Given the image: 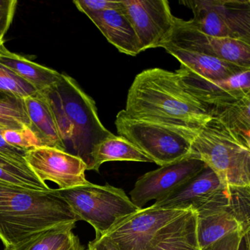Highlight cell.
Returning <instances> with one entry per match:
<instances>
[{
    "label": "cell",
    "mask_w": 250,
    "mask_h": 250,
    "mask_svg": "<svg viewBox=\"0 0 250 250\" xmlns=\"http://www.w3.org/2000/svg\"><path fill=\"white\" fill-rule=\"evenodd\" d=\"M5 129H7V128H5V127L2 126V125H0V133L2 132V131H4Z\"/></svg>",
    "instance_id": "cell-38"
},
{
    "label": "cell",
    "mask_w": 250,
    "mask_h": 250,
    "mask_svg": "<svg viewBox=\"0 0 250 250\" xmlns=\"http://www.w3.org/2000/svg\"><path fill=\"white\" fill-rule=\"evenodd\" d=\"M1 134L7 143L26 151L42 147L37 137L29 128L21 130L5 129Z\"/></svg>",
    "instance_id": "cell-27"
},
{
    "label": "cell",
    "mask_w": 250,
    "mask_h": 250,
    "mask_svg": "<svg viewBox=\"0 0 250 250\" xmlns=\"http://www.w3.org/2000/svg\"><path fill=\"white\" fill-rule=\"evenodd\" d=\"M30 170L42 182L52 181L58 189L85 185L87 165L77 156L60 149L39 147L27 150L24 156Z\"/></svg>",
    "instance_id": "cell-12"
},
{
    "label": "cell",
    "mask_w": 250,
    "mask_h": 250,
    "mask_svg": "<svg viewBox=\"0 0 250 250\" xmlns=\"http://www.w3.org/2000/svg\"><path fill=\"white\" fill-rule=\"evenodd\" d=\"M40 93L53 112L65 152L83 159L90 170L96 146L113 135L101 122L94 101L75 80L64 74Z\"/></svg>",
    "instance_id": "cell-3"
},
{
    "label": "cell",
    "mask_w": 250,
    "mask_h": 250,
    "mask_svg": "<svg viewBox=\"0 0 250 250\" xmlns=\"http://www.w3.org/2000/svg\"><path fill=\"white\" fill-rule=\"evenodd\" d=\"M210 118L218 120L244 146L250 147V94L235 102L207 109Z\"/></svg>",
    "instance_id": "cell-21"
},
{
    "label": "cell",
    "mask_w": 250,
    "mask_h": 250,
    "mask_svg": "<svg viewBox=\"0 0 250 250\" xmlns=\"http://www.w3.org/2000/svg\"><path fill=\"white\" fill-rule=\"evenodd\" d=\"M74 4L86 16L106 10L119 9L121 7L120 1L115 0H76Z\"/></svg>",
    "instance_id": "cell-28"
},
{
    "label": "cell",
    "mask_w": 250,
    "mask_h": 250,
    "mask_svg": "<svg viewBox=\"0 0 250 250\" xmlns=\"http://www.w3.org/2000/svg\"><path fill=\"white\" fill-rule=\"evenodd\" d=\"M188 210L162 208L152 205L121 221L104 236L118 250H146L162 228Z\"/></svg>",
    "instance_id": "cell-10"
},
{
    "label": "cell",
    "mask_w": 250,
    "mask_h": 250,
    "mask_svg": "<svg viewBox=\"0 0 250 250\" xmlns=\"http://www.w3.org/2000/svg\"><path fill=\"white\" fill-rule=\"evenodd\" d=\"M23 102L30 120V129L42 147H55L65 151L53 112L44 96L38 92L34 96L23 99Z\"/></svg>",
    "instance_id": "cell-19"
},
{
    "label": "cell",
    "mask_w": 250,
    "mask_h": 250,
    "mask_svg": "<svg viewBox=\"0 0 250 250\" xmlns=\"http://www.w3.org/2000/svg\"><path fill=\"white\" fill-rule=\"evenodd\" d=\"M66 201L79 221L88 222L96 238L103 236L115 225L140 210L122 188L89 182L68 189L53 188Z\"/></svg>",
    "instance_id": "cell-5"
},
{
    "label": "cell",
    "mask_w": 250,
    "mask_h": 250,
    "mask_svg": "<svg viewBox=\"0 0 250 250\" xmlns=\"http://www.w3.org/2000/svg\"><path fill=\"white\" fill-rule=\"evenodd\" d=\"M17 0H0V39H3L4 36L9 30L16 10Z\"/></svg>",
    "instance_id": "cell-29"
},
{
    "label": "cell",
    "mask_w": 250,
    "mask_h": 250,
    "mask_svg": "<svg viewBox=\"0 0 250 250\" xmlns=\"http://www.w3.org/2000/svg\"><path fill=\"white\" fill-rule=\"evenodd\" d=\"M0 125L7 129L30 128V120L22 99L14 97L0 99Z\"/></svg>",
    "instance_id": "cell-24"
},
{
    "label": "cell",
    "mask_w": 250,
    "mask_h": 250,
    "mask_svg": "<svg viewBox=\"0 0 250 250\" xmlns=\"http://www.w3.org/2000/svg\"><path fill=\"white\" fill-rule=\"evenodd\" d=\"M165 44L250 68V43L208 36L176 17L172 34Z\"/></svg>",
    "instance_id": "cell-11"
},
{
    "label": "cell",
    "mask_w": 250,
    "mask_h": 250,
    "mask_svg": "<svg viewBox=\"0 0 250 250\" xmlns=\"http://www.w3.org/2000/svg\"><path fill=\"white\" fill-rule=\"evenodd\" d=\"M0 65L15 73L39 93L52 87L61 77V73L13 53L4 45L0 47Z\"/></svg>",
    "instance_id": "cell-20"
},
{
    "label": "cell",
    "mask_w": 250,
    "mask_h": 250,
    "mask_svg": "<svg viewBox=\"0 0 250 250\" xmlns=\"http://www.w3.org/2000/svg\"><path fill=\"white\" fill-rule=\"evenodd\" d=\"M26 152H27L26 150L17 148L7 143L4 137H2V134L0 133V154L3 155L10 160L16 162L24 167L30 169L27 166L25 159H24Z\"/></svg>",
    "instance_id": "cell-31"
},
{
    "label": "cell",
    "mask_w": 250,
    "mask_h": 250,
    "mask_svg": "<svg viewBox=\"0 0 250 250\" xmlns=\"http://www.w3.org/2000/svg\"><path fill=\"white\" fill-rule=\"evenodd\" d=\"M90 170L99 172L105 162L126 161V162H152L143 152L121 136L115 134L99 143L92 155Z\"/></svg>",
    "instance_id": "cell-22"
},
{
    "label": "cell",
    "mask_w": 250,
    "mask_h": 250,
    "mask_svg": "<svg viewBox=\"0 0 250 250\" xmlns=\"http://www.w3.org/2000/svg\"><path fill=\"white\" fill-rule=\"evenodd\" d=\"M85 250H118L106 236L99 237L90 241Z\"/></svg>",
    "instance_id": "cell-32"
},
{
    "label": "cell",
    "mask_w": 250,
    "mask_h": 250,
    "mask_svg": "<svg viewBox=\"0 0 250 250\" xmlns=\"http://www.w3.org/2000/svg\"><path fill=\"white\" fill-rule=\"evenodd\" d=\"M0 182L38 191H50L52 189L46 183L40 181L35 174L14 172L1 167Z\"/></svg>",
    "instance_id": "cell-26"
},
{
    "label": "cell",
    "mask_w": 250,
    "mask_h": 250,
    "mask_svg": "<svg viewBox=\"0 0 250 250\" xmlns=\"http://www.w3.org/2000/svg\"><path fill=\"white\" fill-rule=\"evenodd\" d=\"M204 162L191 156L142 175L130 191L138 208L151 200H162L204 169Z\"/></svg>",
    "instance_id": "cell-13"
},
{
    "label": "cell",
    "mask_w": 250,
    "mask_h": 250,
    "mask_svg": "<svg viewBox=\"0 0 250 250\" xmlns=\"http://www.w3.org/2000/svg\"><path fill=\"white\" fill-rule=\"evenodd\" d=\"M250 231H249L242 235L238 250H250Z\"/></svg>",
    "instance_id": "cell-34"
},
{
    "label": "cell",
    "mask_w": 250,
    "mask_h": 250,
    "mask_svg": "<svg viewBox=\"0 0 250 250\" xmlns=\"http://www.w3.org/2000/svg\"><path fill=\"white\" fill-rule=\"evenodd\" d=\"M0 93L23 100L38 91L15 73L0 65Z\"/></svg>",
    "instance_id": "cell-25"
},
{
    "label": "cell",
    "mask_w": 250,
    "mask_h": 250,
    "mask_svg": "<svg viewBox=\"0 0 250 250\" xmlns=\"http://www.w3.org/2000/svg\"><path fill=\"white\" fill-rule=\"evenodd\" d=\"M7 97H11V96H6V95L2 94V93H0V99H2V98H7Z\"/></svg>",
    "instance_id": "cell-36"
},
{
    "label": "cell",
    "mask_w": 250,
    "mask_h": 250,
    "mask_svg": "<svg viewBox=\"0 0 250 250\" xmlns=\"http://www.w3.org/2000/svg\"><path fill=\"white\" fill-rule=\"evenodd\" d=\"M146 250H200L197 241V213L188 210L165 225Z\"/></svg>",
    "instance_id": "cell-18"
},
{
    "label": "cell",
    "mask_w": 250,
    "mask_h": 250,
    "mask_svg": "<svg viewBox=\"0 0 250 250\" xmlns=\"http://www.w3.org/2000/svg\"><path fill=\"white\" fill-rule=\"evenodd\" d=\"M176 74L181 86L198 101L207 112L213 106L235 102L250 94V69L223 80H206L184 68Z\"/></svg>",
    "instance_id": "cell-14"
},
{
    "label": "cell",
    "mask_w": 250,
    "mask_h": 250,
    "mask_svg": "<svg viewBox=\"0 0 250 250\" xmlns=\"http://www.w3.org/2000/svg\"><path fill=\"white\" fill-rule=\"evenodd\" d=\"M194 212L197 241L203 250L234 231H250V191L228 190Z\"/></svg>",
    "instance_id": "cell-7"
},
{
    "label": "cell",
    "mask_w": 250,
    "mask_h": 250,
    "mask_svg": "<svg viewBox=\"0 0 250 250\" xmlns=\"http://www.w3.org/2000/svg\"><path fill=\"white\" fill-rule=\"evenodd\" d=\"M244 234V232L241 230L234 231L203 250H238L240 241Z\"/></svg>",
    "instance_id": "cell-30"
},
{
    "label": "cell",
    "mask_w": 250,
    "mask_h": 250,
    "mask_svg": "<svg viewBox=\"0 0 250 250\" xmlns=\"http://www.w3.org/2000/svg\"><path fill=\"white\" fill-rule=\"evenodd\" d=\"M0 167L5 168V169H9V170L14 171V172L33 173L30 169H27V168L18 165L2 154H0Z\"/></svg>",
    "instance_id": "cell-33"
},
{
    "label": "cell",
    "mask_w": 250,
    "mask_h": 250,
    "mask_svg": "<svg viewBox=\"0 0 250 250\" xmlns=\"http://www.w3.org/2000/svg\"><path fill=\"white\" fill-rule=\"evenodd\" d=\"M4 250H7L5 249ZM61 250H85V247L81 244L78 237H77L72 242L70 243L68 246Z\"/></svg>",
    "instance_id": "cell-35"
},
{
    "label": "cell",
    "mask_w": 250,
    "mask_h": 250,
    "mask_svg": "<svg viewBox=\"0 0 250 250\" xmlns=\"http://www.w3.org/2000/svg\"><path fill=\"white\" fill-rule=\"evenodd\" d=\"M208 167L153 206L162 208L194 210L201 202L216 190L225 187Z\"/></svg>",
    "instance_id": "cell-15"
},
{
    "label": "cell",
    "mask_w": 250,
    "mask_h": 250,
    "mask_svg": "<svg viewBox=\"0 0 250 250\" xmlns=\"http://www.w3.org/2000/svg\"><path fill=\"white\" fill-rule=\"evenodd\" d=\"M115 124L119 136L126 139L160 167L191 156L192 140L198 132L136 119L124 109L118 112Z\"/></svg>",
    "instance_id": "cell-6"
},
{
    "label": "cell",
    "mask_w": 250,
    "mask_h": 250,
    "mask_svg": "<svg viewBox=\"0 0 250 250\" xmlns=\"http://www.w3.org/2000/svg\"><path fill=\"white\" fill-rule=\"evenodd\" d=\"M87 17L120 52L130 56L141 53L140 42L134 28L120 8L94 13Z\"/></svg>",
    "instance_id": "cell-16"
},
{
    "label": "cell",
    "mask_w": 250,
    "mask_h": 250,
    "mask_svg": "<svg viewBox=\"0 0 250 250\" xmlns=\"http://www.w3.org/2000/svg\"><path fill=\"white\" fill-rule=\"evenodd\" d=\"M4 39H0V47L4 45Z\"/></svg>",
    "instance_id": "cell-37"
},
{
    "label": "cell",
    "mask_w": 250,
    "mask_h": 250,
    "mask_svg": "<svg viewBox=\"0 0 250 250\" xmlns=\"http://www.w3.org/2000/svg\"><path fill=\"white\" fill-rule=\"evenodd\" d=\"M76 223L61 225L36 235L34 238L7 248V250H61L72 242L77 235L72 232Z\"/></svg>",
    "instance_id": "cell-23"
},
{
    "label": "cell",
    "mask_w": 250,
    "mask_h": 250,
    "mask_svg": "<svg viewBox=\"0 0 250 250\" xmlns=\"http://www.w3.org/2000/svg\"><path fill=\"white\" fill-rule=\"evenodd\" d=\"M191 156L200 159L226 186L250 187V147L218 120H209L194 136Z\"/></svg>",
    "instance_id": "cell-4"
},
{
    "label": "cell",
    "mask_w": 250,
    "mask_h": 250,
    "mask_svg": "<svg viewBox=\"0 0 250 250\" xmlns=\"http://www.w3.org/2000/svg\"><path fill=\"white\" fill-rule=\"evenodd\" d=\"M121 11L134 28L141 52L162 47L174 28V16L167 0H121Z\"/></svg>",
    "instance_id": "cell-9"
},
{
    "label": "cell",
    "mask_w": 250,
    "mask_h": 250,
    "mask_svg": "<svg viewBox=\"0 0 250 250\" xmlns=\"http://www.w3.org/2000/svg\"><path fill=\"white\" fill-rule=\"evenodd\" d=\"M181 4L192 11L186 24L205 34L250 43V0H189Z\"/></svg>",
    "instance_id": "cell-8"
},
{
    "label": "cell",
    "mask_w": 250,
    "mask_h": 250,
    "mask_svg": "<svg viewBox=\"0 0 250 250\" xmlns=\"http://www.w3.org/2000/svg\"><path fill=\"white\" fill-rule=\"evenodd\" d=\"M124 110L136 119L198 131L211 119L180 83L176 72L154 68L137 74Z\"/></svg>",
    "instance_id": "cell-1"
},
{
    "label": "cell",
    "mask_w": 250,
    "mask_h": 250,
    "mask_svg": "<svg viewBox=\"0 0 250 250\" xmlns=\"http://www.w3.org/2000/svg\"><path fill=\"white\" fill-rule=\"evenodd\" d=\"M78 221L53 188L38 191L0 182V239L7 248Z\"/></svg>",
    "instance_id": "cell-2"
},
{
    "label": "cell",
    "mask_w": 250,
    "mask_h": 250,
    "mask_svg": "<svg viewBox=\"0 0 250 250\" xmlns=\"http://www.w3.org/2000/svg\"><path fill=\"white\" fill-rule=\"evenodd\" d=\"M162 48L179 61L181 63L180 68L206 80L212 81L227 80L250 69V68L228 61L184 50L167 44L163 45Z\"/></svg>",
    "instance_id": "cell-17"
}]
</instances>
